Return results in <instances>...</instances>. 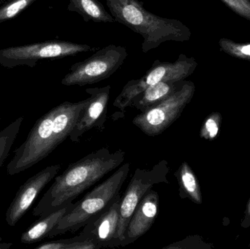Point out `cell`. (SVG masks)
<instances>
[{"instance_id": "cell-3", "label": "cell", "mask_w": 250, "mask_h": 249, "mask_svg": "<svg viewBox=\"0 0 250 249\" xmlns=\"http://www.w3.org/2000/svg\"><path fill=\"white\" fill-rule=\"evenodd\" d=\"M116 22L125 25L143 38V52L146 54L167 41L187 42L190 29L174 19L160 17L146 10L139 0H105Z\"/></svg>"}, {"instance_id": "cell-18", "label": "cell", "mask_w": 250, "mask_h": 249, "mask_svg": "<svg viewBox=\"0 0 250 249\" xmlns=\"http://www.w3.org/2000/svg\"><path fill=\"white\" fill-rule=\"evenodd\" d=\"M23 121V116L19 117L0 132V169L17 138Z\"/></svg>"}, {"instance_id": "cell-28", "label": "cell", "mask_w": 250, "mask_h": 249, "mask_svg": "<svg viewBox=\"0 0 250 249\" xmlns=\"http://www.w3.org/2000/svg\"><path fill=\"white\" fill-rule=\"evenodd\" d=\"M1 118H0V122H1Z\"/></svg>"}, {"instance_id": "cell-11", "label": "cell", "mask_w": 250, "mask_h": 249, "mask_svg": "<svg viewBox=\"0 0 250 249\" xmlns=\"http://www.w3.org/2000/svg\"><path fill=\"white\" fill-rule=\"evenodd\" d=\"M92 49V47L85 44L55 40L7 48L1 51V54L9 59H39L71 57Z\"/></svg>"}, {"instance_id": "cell-19", "label": "cell", "mask_w": 250, "mask_h": 249, "mask_svg": "<svg viewBox=\"0 0 250 249\" xmlns=\"http://www.w3.org/2000/svg\"><path fill=\"white\" fill-rule=\"evenodd\" d=\"M36 249H99L98 244L92 241L84 240L78 236L68 239L50 241L40 244Z\"/></svg>"}, {"instance_id": "cell-8", "label": "cell", "mask_w": 250, "mask_h": 249, "mask_svg": "<svg viewBox=\"0 0 250 249\" xmlns=\"http://www.w3.org/2000/svg\"><path fill=\"white\" fill-rule=\"evenodd\" d=\"M169 171L170 168L166 160L160 161L151 169L138 168L135 170L120 202L117 238L121 244L124 241L126 228L137 206L154 186L168 184Z\"/></svg>"}, {"instance_id": "cell-13", "label": "cell", "mask_w": 250, "mask_h": 249, "mask_svg": "<svg viewBox=\"0 0 250 249\" xmlns=\"http://www.w3.org/2000/svg\"><path fill=\"white\" fill-rule=\"evenodd\" d=\"M159 206L160 197L158 193L151 189L135 209L126 228L121 247L133 244L151 229L157 218Z\"/></svg>"}, {"instance_id": "cell-17", "label": "cell", "mask_w": 250, "mask_h": 249, "mask_svg": "<svg viewBox=\"0 0 250 249\" xmlns=\"http://www.w3.org/2000/svg\"><path fill=\"white\" fill-rule=\"evenodd\" d=\"M68 10L79 13L86 22L114 23V17L98 0H70Z\"/></svg>"}, {"instance_id": "cell-2", "label": "cell", "mask_w": 250, "mask_h": 249, "mask_svg": "<svg viewBox=\"0 0 250 249\" xmlns=\"http://www.w3.org/2000/svg\"><path fill=\"white\" fill-rule=\"evenodd\" d=\"M87 99L64 102L50 110L35 122L26 140L15 149L7 165L8 175L23 172L46 158L73 131Z\"/></svg>"}, {"instance_id": "cell-23", "label": "cell", "mask_w": 250, "mask_h": 249, "mask_svg": "<svg viewBox=\"0 0 250 249\" xmlns=\"http://www.w3.org/2000/svg\"><path fill=\"white\" fill-rule=\"evenodd\" d=\"M33 1L34 0H16L10 3L0 10V20L12 19Z\"/></svg>"}, {"instance_id": "cell-21", "label": "cell", "mask_w": 250, "mask_h": 249, "mask_svg": "<svg viewBox=\"0 0 250 249\" xmlns=\"http://www.w3.org/2000/svg\"><path fill=\"white\" fill-rule=\"evenodd\" d=\"M223 116L219 112H213L210 114L204 119L201 130L200 137L208 141H213L217 138L221 129Z\"/></svg>"}, {"instance_id": "cell-16", "label": "cell", "mask_w": 250, "mask_h": 249, "mask_svg": "<svg viewBox=\"0 0 250 249\" xmlns=\"http://www.w3.org/2000/svg\"><path fill=\"white\" fill-rule=\"evenodd\" d=\"M174 176L179 184V197L188 199L195 204H202V193L199 181L188 162L181 164L175 172Z\"/></svg>"}, {"instance_id": "cell-7", "label": "cell", "mask_w": 250, "mask_h": 249, "mask_svg": "<svg viewBox=\"0 0 250 249\" xmlns=\"http://www.w3.org/2000/svg\"><path fill=\"white\" fill-rule=\"evenodd\" d=\"M195 83L185 80L182 87L154 108L141 113L132 124L148 136L162 134L182 115L195 95Z\"/></svg>"}, {"instance_id": "cell-1", "label": "cell", "mask_w": 250, "mask_h": 249, "mask_svg": "<svg viewBox=\"0 0 250 249\" xmlns=\"http://www.w3.org/2000/svg\"><path fill=\"white\" fill-rule=\"evenodd\" d=\"M125 155L120 149L111 152L108 148H102L70 164L54 178V183L34 209V216L41 217L73 203L82 193L119 168Z\"/></svg>"}, {"instance_id": "cell-10", "label": "cell", "mask_w": 250, "mask_h": 249, "mask_svg": "<svg viewBox=\"0 0 250 249\" xmlns=\"http://www.w3.org/2000/svg\"><path fill=\"white\" fill-rule=\"evenodd\" d=\"M110 91V86L86 89V92L89 96L69 136L72 142L78 143L80 141L82 136L89 130L101 128L104 126L106 120Z\"/></svg>"}, {"instance_id": "cell-26", "label": "cell", "mask_w": 250, "mask_h": 249, "mask_svg": "<svg viewBox=\"0 0 250 249\" xmlns=\"http://www.w3.org/2000/svg\"><path fill=\"white\" fill-rule=\"evenodd\" d=\"M12 247V244L10 243H3L1 238H0V249H9Z\"/></svg>"}, {"instance_id": "cell-27", "label": "cell", "mask_w": 250, "mask_h": 249, "mask_svg": "<svg viewBox=\"0 0 250 249\" xmlns=\"http://www.w3.org/2000/svg\"><path fill=\"white\" fill-rule=\"evenodd\" d=\"M249 248L250 249V244H249Z\"/></svg>"}, {"instance_id": "cell-5", "label": "cell", "mask_w": 250, "mask_h": 249, "mask_svg": "<svg viewBox=\"0 0 250 249\" xmlns=\"http://www.w3.org/2000/svg\"><path fill=\"white\" fill-rule=\"evenodd\" d=\"M197 67L198 62L195 58L187 57L184 54H181L173 62L157 59L141 78L129 80L125 84L121 93L116 98L114 106L125 112L132 99L150 86L165 80H185L194 73Z\"/></svg>"}, {"instance_id": "cell-9", "label": "cell", "mask_w": 250, "mask_h": 249, "mask_svg": "<svg viewBox=\"0 0 250 249\" xmlns=\"http://www.w3.org/2000/svg\"><path fill=\"white\" fill-rule=\"evenodd\" d=\"M61 168L60 164L46 167L21 186L6 211L5 221L9 226H16L40 193L55 178Z\"/></svg>"}, {"instance_id": "cell-4", "label": "cell", "mask_w": 250, "mask_h": 249, "mask_svg": "<svg viewBox=\"0 0 250 249\" xmlns=\"http://www.w3.org/2000/svg\"><path fill=\"white\" fill-rule=\"evenodd\" d=\"M129 169L130 165L126 162L83 198L73 203L68 211L48 234V238L76 232L112 206L121 197L120 192L127 178Z\"/></svg>"}, {"instance_id": "cell-20", "label": "cell", "mask_w": 250, "mask_h": 249, "mask_svg": "<svg viewBox=\"0 0 250 249\" xmlns=\"http://www.w3.org/2000/svg\"><path fill=\"white\" fill-rule=\"evenodd\" d=\"M220 51L239 59L250 61V43L238 42L228 38H221L219 41Z\"/></svg>"}, {"instance_id": "cell-22", "label": "cell", "mask_w": 250, "mask_h": 249, "mask_svg": "<svg viewBox=\"0 0 250 249\" xmlns=\"http://www.w3.org/2000/svg\"><path fill=\"white\" fill-rule=\"evenodd\" d=\"M213 245L205 242L199 235H191L178 242L173 243L164 249H211Z\"/></svg>"}, {"instance_id": "cell-15", "label": "cell", "mask_w": 250, "mask_h": 249, "mask_svg": "<svg viewBox=\"0 0 250 249\" xmlns=\"http://www.w3.org/2000/svg\"><path fill=\"white\" fill-rule=\"evenodd\" d=\"M73 203L45 216H41L39 220L31 225L21 236V242L24 244H32L39 242L45 238L55 228L62 218L66 214Z\"/></svg>"}, {"instance_id": "cell-6", "label": "cell", "mask_w": 250, "mask_h": 249, "mask_svg": "<svg viewBox=\"0 0 250 249\" xmlns=\"http://www.w3.org/2000/svg\"><path fill=\"white\" fill-rule=\"evenodd\" d=\"M126 57L125 47L115 45L104 47L84 61L73 64L62 80V84L83 86L98 83L116 73Z\"/></svg>"}, {"instance_id": "cell-25", "label": "cell", "mask_w": 250, "mask_h": 249, "mask_svg": "<svg viewBox=\"0 0 250 249\" xmlns=\"http://www.w3.org/2000/svg\"><path fill=\"white\" fill-rule=\"evenodd\" d=\"M241 227L245 229H248L250 227V197L245 208V215L241 222Z\"/></svg>"}, {"instance_id": "cell-14", "label": "cell", "mask_w": 250, "mask_h": 249, "mask_svg": "<svg viewBox=\"0 0 250 249\" xmlns=\"http://www.w3.org/2000/svg\"><path fill=\"white\" fill-rule=\"evenodd\" d=\"M185 80H165L150 86L132 99L129 107L136 108L141 113L145 112L159 105L179 90Z\"/></svg>"}, {"instance_id": "cell-12", "label": "cell", "mask_w": 250, "mask_h": 249, "mask_svg": "<svg viewBox=\"0 0 250 249\" xmlns=\"http://www.w3.org/2000/svg\"><path fill=\"white\" fill-rule=\"evenodd\" d=\"M121 199L122 196L107 210L86 224L79 236L93 241L100 249L121 247V242L117 238Z\"/></svg>"}, {"instance_id": "cell-24", "label": "cell", "mask_w": 250, "mask_h": 249, "mask_svg": "<svg viewBox=\"0 0 250 249\" xmlns=\"http://www.w3.org/2000/svg\"><path fill=\"white\" fill-rule=\"evenodd\" d=\"M233 13L250 21V0H221Z\"/></svg>"}]
</instances>
